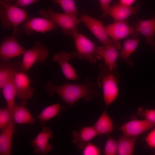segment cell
<instances>
[{"mask_svg":"<svg viewBox=\"0 0 155 155\" xmlns=\"http://www.w3.org/2000/svg\"><path fill=\"white\" fill-rule=\"evenodd\" d=\"M16 0H0V20L1 25L5 29L12 28V34L16 37L21 35L19 28L28 18L25 10L17 6Z\"/></svg>","mask_w":155,"mask_h":155,"instance_id":"2","label":"cell"},{"mask_svg":"<svg viewBox=\"0 0 155 155\" xmlns=\"http://www.w3.org/2000/svg\"><path fill=\"white\" fill-rule=\"evenodd\" d=\"M53 132L48 127L44 126L40 133L31 142V147L35 154L46 155L53 150V146L49 143V139L53 137Z\"/></svg>","mask_w":155,"mask_h":155,"instance_id":"10","label":"cell"},{"mask_svg":"<svg viewBox=\"0 0 155 155\" xmlns=\"http://www.w3.org/2000/svg\"><path fill=\"white\" fill-rule=\"evenodd\" d=\"M103 154L105 155H118L117 142L109 137L105 144Z\"/></svg>","mask_w":155,"mask_h":155,"instance_id":"28","label":"cell"},{"mask_svg":"<svg viewBox=\"0 0 155 155\" xmlns=\"http://www.w3.org/2000/svg\"><path fill=\"white\" fill-rule=\"evenodd\" d=\"M137 0H119V3L123 5L127 6H131V5Z\"/></svg>","mask_w":155,"mask_h":155,"instance_id":"35","label":"cell"},{"mask_svg":"<svg viewBox=\"0 0 155 155\" xmlns=\"http://www.w3.org/2000/svg\"><path fill=\"white\" fill-rule=\"evenodd\" d=\"M21 63L8 61H1L0 62V88L2 89L5 84L11 77L18 72Z\"/></svg>","mask_w":155,"mask_h":155,"instance_id":"21","label":"cell"},{"mask_svg":"<svg viewBox=\"0 0 155 155\" xmlns=\"http://www.w3.org/2000/svg\"><path fill=\"white\" fill-rule=\"evenodd\" d=\"M14 81L16 96L18 98L23 101L32 98L34 90L30 85V81L27 74L25 72H17Z\"/></svg>","mask_w":155,"mask_h":155,"instance_id":"12","label":"cell"},{"mask_svg":"<svg viewBox=\"0 0 155 155\" xmlns=\"http://www.w3.org/2000/svg\"><path fill=\"white\" fill-rule=\"evenodd\" d=\"M58 4L63 9L64 13L77 17L78 11L74 0H53Z\"/></svg>","mask_w":155,"mask_h":155,"instance_id":"27","label":"cell"},{"mask_svg":"<svg viewBox=\"0 0 155 155\" xmlns=\"http://www.w3.org/2000/svg\"><path fill=\"white\" fill-rule=\"evenodd\" d=\"M16 37L12 34L1 43L0 46V60H10L11 58L23 55L26 49L19 43Z\"/></svg>","mask_w":155,"mask_h":155,"instance_id":"11","label":"cell"},{"mask_svg":"<svg viewBox=\"0 0 155 155\" xmlns=\"http://www.w3.org/2000/svg\"><path fill=\"white\" fill-rule=\"evenodd\" d=\"M23 55L18 72H25L30 69L36 62L44 63L48 57V49L40 42L37 41L32 48L26 49Z\"/></svg>","mask_w":155,"mask_h":155,"instance_id":"7","label":"cell"},{"mask_svg":"<svg viewBox=\"0 0 155 155\" xmlns=\"http://www.w3.org/2000/svg\"><path fill=\"white\" fill-rule=\"evenodd\" d=\"M52 21L44 18H29L22 25L23 32L27 35L34 32L44 33L59 28Z\"/></svg>","mask_w":155,"mask_h":155,"instance_id":"8","label":"cell"},{"mask_svg":"<svg viewBox=\"0 0 155 155\" xmlns=\"http://www.w3.org/2000/svg\"><path fill=\"white\" fill-rule=\"evenodd\" d=\"M98 135H102L111 133L114 129L113 120L106 109L93 126Z\"/></svg>","mask_w":155,"mask_h":155,"instance_id":"24","label":"cell"},{"mask_svg":"<svg viewBox=\"0 0 155 155\" xmlns=\"http://www.w3.org/2000/svg\"><path fill=\"white\" fill-rule=\"evenodd\" d=\"M155 127V124L146 119H133L126 123L119 129L124 135L132 137H138Z\"/></svg>","mask_w":155,"mask_h":155,"instance_id":"13","label":"cell"},{"mask_svg":"<svg viewBox=\"0 0 155 155\" xmlns=\"http://www.w3.org/2000/svg\"><path fill=\"white\" fill-rule=\"evenodd\" d=\"M140 38H134L126 39L124 42L119 53L121 59L129 66L132 67L133 63L130 57L137 48Z\"/></svg>","mask_w":155,"mask_h":155,"instance_id":"22","label":"cell"},{"mask_svg":"<svg viewBox=\"0 0 155 155\" xmlns=\"http://www.w3.org/2000/svg\"><path fill=\"white\" fill-rule=\"evenodd\" d=\"M140 7L139 4L133 7L118 3L109 6L107 15L110 16L115 22L125 21L131 16L137 14Z\"/></svg>","mask_w":155,"mask_h":155,"instance_id":"15","label":"cell"},{"mask_svg":"<svg viewBox=\"0 0 155 155\" xmlns=\"http://www.w3.org/2000/svg\"><path fill=\"white\" fill-rule=\"evenodd\" d=\"M80 18L82 22L104 46H113L118 50L121 49L120 42L113 40L109 36L100 21L85 14H82Z\"/></svg>","mask_w":155,"mask_h":155,"instance_id":"6","label":"cell"},{"mask_svg":"<svg viewBox=\"0 0 155 155\" xmlns=\"http://www.w3.org/2000/svg\"><path fill=\"white\" fill-rule=\"evenodd\" d=\"M82 154L84 155H99L101 154L99 148L90 142L88 143L83 149Z\"/></svg>","mask_w":155,"mask_h":155,"instance_id":"31","label":"cell"},{"mask_svg":"<svg viewBox=\"0 0 155 155\" xmlns=\"http://www.w3.org/2000/svg\"><path fill=\"white\" fill-rule=\"evenodd\" d=\"M137 113L139 116L155 124V109H144L140 107Z\"/></svg>","mask_w":155,"mask_h":155,"instance_id":"30","label":"cell"},{"mask_svg":"<svg viewBox=\"0 0 155 155\" xmlns=\"http://www.w3.org/2000/svg\"><path fill=\"white\" fill-rule=\"evenodd\" d=\"M15 73L11 77L2 89L3 96L7 104V107L9 110L12 120V110L16 96L14 81Z\"/></svg>","mask_w":155,"mask_h":155,"instance_id":"25","label":"cell"},{"mask_svg":"<svg viewBox=\"0 0 155 155\" xmlns=\"http://www.w3.org/2000/svg\"><path fill=\"white\" fill-rule=\"evenodd\" d=\"M137 137L119 136L117 142L118 155H132Z\"/></svg>","mask_w":155,"mask_h":155,"instance_id":"26","label":"cell"},{"mask_svg":"<svg viewBox=\"0 0 155 155\" xmlns=\"http://www.w3.org/2000/svg\"><path fill=\"white\" fill-rule=\"evenodd\" d=\"M151 47L152 48V50L154 51H155V41Z\"/></svg>","mask_w":155,"mask_h":155,"instance_id":"36","label":"cell"},{"mask_svg":"<svg viewBox=\"0 0 155 155\" xmlns=\"http://www.w3.org/2000/svg\"><path fill=\"white\" fill-rule=\"evenodd\" d=\"M135 25L136 31L144 36L147 44L152 47L155 42V16L148 20L138 19Z\"/></svg>","mask_w":155,"mask_h":155,"instance_id":"16","label":"cell"},{"mask_svg":"<svg viewBox=\"0 0 155 155\" xmlns=\"http://www.w3.org/2000/svg\"><path fill=\"white\" fill-rule=\"evenodd\" d=\"M101 71L97 79L98 85L103 90L104 101L107 107L117 97V86L120 77L117 68L110 70L104 63L100 65Z\"/></svg>","mask_w":155,"mask_h":155,"instance_id":"3","label":"cell"},{"mask_svg":"<svg viewBox=\"0 0 155 155\" xmlns=\"http://www.w3.org/2000/svg\"><path fill=\"white\" fill-rule=\"evenodd\" d=\"M15 123L11 121L6 127L1 130L0 155H9L11 149L13 135L15 131Z\"/></svg>","mask_w":155,"mask_h":155,"instance_id":"19","label":"cell"},{"mask_svg":"<svg viewBox=\"0 0 155 155\" xmlns=\"http://www.w3.org/2000/svg\"><path fill=\"white\" fill-rule=\"evenodd\" d=\"M76 51L74 52L75 58L83 59L92 64L96 63L102 58L96 52L95 44L85 36L75 31L72 36Z\"/></svg>","mask_w":155,"mask_h":155,"instance_id":"5","label":"cell"},{"mask_svg":"<svg viewBox=\"0 0 155 155\" xmlns=\"http://www.w3.org/2000/svg\"><path fill=\"white\" fill-rule=\"evenodd\" d=\"M13 121L9 110L7 107L0 108V129L6 127L10 122Z\"/></svg>","mask_w":155,"mask_h":155,"instance_id":"29","label":"cell"},{"mask_svg":"<svg viewBox=\"0 0 155 155\" xmlns=\"http://www.w3.org/2000/svg\"><path fill=\"white\" fill-rule=\"evenodd\" d=\"M40 0H16L15 4L17 6L25 7Z\"/></svg>","mask_w":155,"mask_h":155,"instance_id":"34","label":"cell"},{"mask_svg":"<svg viewBox=\"0 0 155 155\" xmlns=\"http://www.w3.org/2000/svg\"><path fill=\"white\" fill-rule=\"evenodd\" d=\"M67 111L66 108L61 105L60 103L54 104L45 108L36 119L39 120L41 124L45 125L53 118L56 116H59L61 112Z\"/></svg>","mask_w":155,"mask_h":155,"instance_id":"23","label":"cell"},{"mask_svg":"<svg viewBox=\"0 0 155 155\" xmlns=\"http://www.w3.org/2000/svg\"><path fill=\"white\" fill-rule=\"evenodd\" d=\"M145 140L149 146L155 148V128L148 134Z\"/></svg>","mask_w":155,"mask_h":155,"instance_id":"32","label":"cell"},{"mask_svg":"<svg viewBox=\"0 0 155 155\" xmlns=\"http://www.w3.org/2000/svg\"><path fill=\"white\" fill-rule=\"evenodd\" d=\"M95 84L89 78H86L83 83L65 84L57 86L51 81H48L44 87L47 94L53 96L57 94L68 105L72 106L78 100L83 98L86 102L91 101L99 96L94 89Z\"/></svg>","mask_w":155,"mask_h":155,"instance_id":"1","label":"cell"},{"mask_svg":"<svg viewBox=\"0 0 155 155\" xmlns=\"http://www.w3.org/2000/svg\"><path fill=\"white\" fill-rule=\"evenodd\" d=\"M39 13L42 17L52 21L62 29L66 36H72L78 30V25L82 22L81 19L65 13L57 12L49 8L48 10L40 9Z\"/></svg>","mask_w":155,"mask_h":155,"instance_id":"4","label":"cell"},{"mask_svg":"<svg viewBox=\"0 0 155 155\" xmlns=\"http://www.w3.org/2000/svg\"><path fill=\"white\" fill-rule=\"evenodd\" d=\"M97 133L93 126L82 127L79 131H72L71 136L72 142L80 150L90 142L97 135Z\"/></svg>","mask_w":155,"mask_h":155,"instance_id":"18","label":"cell"},{"mask_svg":"<svg viewBox=\"0 0 155 155\" xmlns=\"http://www.w3.org/2000/svg\"><path fill=\"white\" fill-rule=\"evenodd\" d=\"M104 27L109 36L116 41L130 35L135 38L139 35L135 28L129 25L127 20L115 22Z\"/></svg>","mask_w":155,"mask_h":155,"instance_id":"9","label":"cell"},{"mask_svg":"<svg viewBox=\"0 0 155 155\" xmlns=\"http://www.w3.org/2000/svg\"><path fill=\"white\" fill-rule=\"evenodd\" d=\"M74 58V52L69 53L63 51L54 54L52 57L53 61L59 65L63 74L68 80H75L79 78L75 70L69 62L70 59Z\"/></svg>","mask_w":155,"mask_h":155,"instance_id":"14","label":"cell"},{"mask_svg":"<svg viewBox=\"0 0 155 155\" xmlns=\"http://www.w3.org/2000/svg\"><path fill=\"white\" fill-rule=\"evenodd\" d=\"M26 100H23L19 104L15 103L12 110V119L15 124L33 125L35 121L27 107Z\"/></svg>","mask_w":155,"mask_h":155,"instance_id":"17","label":"cell"},{"mask_svg":"<svg viewBox=\"0 0 155 155\" xmlns=\"http://www.w3.org/2000/svg\"><path fill=\"white\" fill-rule=\"evenodd\" d=\"M101 8L102 11V14L101 18L106 17L107 15L108 9L109 7L110 3L112 0H99Z\"/></svg>","mask_w":155,"mask_h":155,"instance_id":"33","label":"cell"},{"mask_svg":"<svg viewBox=\"0 0 155 155\" xmlns=\"http://www.w3.org/2000/svg\"><path fill=\"white\" fill-rule=\"evenodd\" d=\"M118 50L113 46H102L97 47L96 52L104 60V64L111 70L117 68L116 61Z\"/></svg>","mask_w":155,"mask_h":155,"instance_id":"20","label":"cell"}]
</instances>
